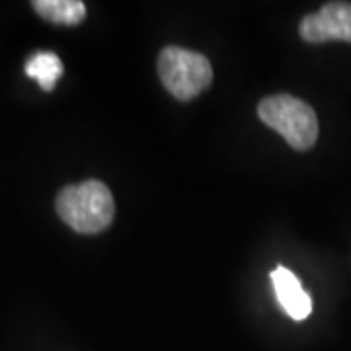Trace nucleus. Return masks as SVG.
<instances>
[{
    "label": "nucleus",
    "mask_w": 351,
    "mask_h": 351,
    "mask_svg": "<svg viewBox=\"0 0 351 351\" xmlns=\"http://www.w3.org/2000/svg\"><path fill=\"white\" fill-rule=\"evenodd\" d=\"M55 207L61 221L80 234L106 230L115 215L112 191L100 180H86L63 188L57 195Z\"/></svg>",
    "instance_id": "nucleus-1"
},
{
    "label": "nucleus",
    "mask_w": 351,
    "mask_h": 351,
    "mask_svg": "<svg viewBox=\"0 0 351 351\" xmlns=\"http://www.w3.org/2000/svg\"><path fill=\"white\" fill-rule=\"evenodd\" d=\"M263 123L277 131L295 151H308L318 138V117L301 98L289 94L267 96L258 106Z\"/></svg>",
    "instance_id": "nucleus-2"
},
{
    "label": "nucleus",
    "mask_w": 351,
    "mask_h": 351,
    "mask_svg": "<svg viewBox=\"0 0 351 351\" xmlns=\"http://www.w3.org/2000/svg\"><path fill=\"white\" fill-rule=\"evenodd\" d=\"M158 76L176 100L188 101L209 88L213 66L201 53L170 45L158 57Z\"/></svg>",
    "instance_id": "nucleus-3"
},
{
    "label": "nucleus",
    "mask_w": 351,
    "mask_h": 351,
    "mask_svg": "<svg viewBox=\"0 0 351 351\" xmlns=\"http://www.w3.org/2000/svg\"><path fill=\"white\" fill-rule=\"evenodd\" d=\"M299 34L306 43H351V2H328L318 12L304 16Z\"/></svg>",
    "instance_id": "nucleus-4"
},
{
    "label": "nucleus",
    "mask_w": 351,
    "mask_h": 351,
    "mask_svg": "<svg viewBox=\"0 0 351 351\" xmlns=\"http://www.w3.org/2000/svg\"><path fill=\"white\" fill-rule=\"evenodd\" d=\"M271 283L276 289V297L281 308L295 320L302 322L313 313V299L311 295L302 289L299 277L295 276L291 269L279 265L271 271Z\"/></svg>",
    "instance_id": "nucleus-5"
},
{
    "label": "nucleus",
    "mask_w": 351,
    "mask_h": 351,
    "mask_svg": "<svg viewBox=\"0 0 351 351\" xmlns=\"http://www.w3.org/2000/svg\"><path fill=\"white\" fill-rule=\"evenodd\" d=\"M32 6L43 20L57 25H78L86 18L82 0H34Z\"/></svg>",
    "instance_id": "nucleus-6"
},
{
    "label": "nucleus",
    "mask_w": 351,
    "mask_h": 351,
    "mask_svg": "<svg viewBox=\"0 0 351 351\" xmlns=\"http://www.w3.org/2000/svg\"><path fill=\"white\" fill-rule=\"evenodd\" d=\"M63 61L59 55L51 51H38L25 61V75L38 80L41 90L53 92L57 86V80L63 76Z\"/></svg>",
    "instance_id": "nucleus-7"
}]
</instances>
